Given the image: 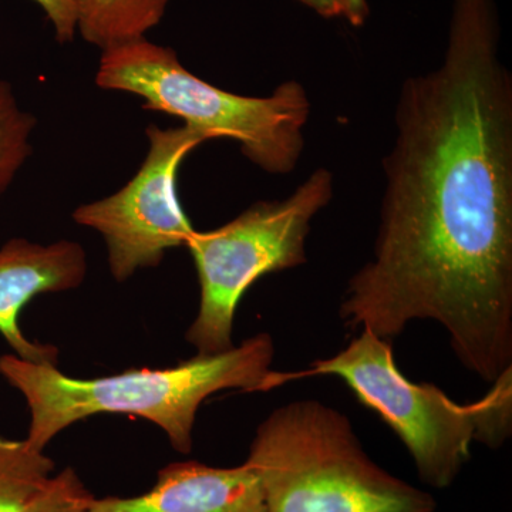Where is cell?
I'll list each match as a JSON object with an SVG mask.
<instances>
[{"mask_svg": "<svg viewBox=\"0 0 512 512\" xmlns=\"http://www.w3.org/2000/svg\"><path fill=\"white\" fill-rule=\"evenodd\" d=\"M494 0H453L446 55L407 79L373 258L340 316L392 340L434 320L471 373L512 369V80Z\"/></svg>", "mask_w": 512, "mask_h": 512, "instance_id": "cell-1", "label": "cell"}, {"mask_svg": "<svg viewBox=\"0 0 512 512\" xmlns=\"http://www.w3.org/2000/svg\"><path fill=\"white\" fill-rule=\"evenodd\" d=\"M274 356V340L258 333L227 352L94 379L67 376L57 366L9 353L0 356V376L25 397L30 410L26 440L39 450L77 421L126 414L156 424L175 450L188 454L198 410L211 394L228 389L268 392L292 380L291 373L272 370Z\"/></svg>", "mask_w": 512, "mask_h": 512, "instance_id": "cell-2", "label": "cell"}, {"mask_svg": "<svg viewBox=\"0 0 512 512\" xmlns=\"http://www.w3.org/2000/svg\"><path fill=\"white\" fill-rule=\"evenodd\" d=\"M264 512H434L429 493L373 463L348 417L319 400L278 407L256 429L245 461Z\"/></svg>", "mask_w": 512, "mask_h": 512, "instance_id": "cell-3", "label": "cell"}, {"mask_svg": "<svg viewBox=\"0 0 512 512\" xmlns=\"http://www.w3.org/2000/svg\"><path fill=\"white\" fill-rule=\"evenodd\" d=\"M335 376L357 402L375 412L409 450L423 483L450 487L471 446L498 448L512 433V369L477 402L460 404L430 383H413L400 372L392 342L362 330L338 355L316 360L293 377Z\"/></svg>", "mask_w": 512, "mask_h": 512, "instance_id": "cell-4", "label": "cell"}, {"mask_svg": "<svg viewBox=\"0 0 512 512\" xmlns=\"http://www.w3.org/2000/svg\"><path fill=\"white\" fill-rule=\"evenodd\" d=\"M96 84L136 94L144 109L178 117L208 140L237 141L242 154L266 173H291L305 148L311 103L295 80L268 97L241 96L188 72L173 49L144 37L103 50Z\"/></svg>", "mask_w": 512, "mask_h": 512, "instance_id": "cell-5", "label": "cell"}, {"mask_svg": "<svg viewBox=\"0 0 512 512\" xmlns=\"http://www.w3.org/2000/svg\"><path fill=\"white\" fill-rule=\"evenodd\" d=\"M332 195V174L319 168L285 200L255 202L221 227L195 229L185 247L194 259L201 298L185 339L197 355L234 348L235 313L258 279L305 264L311 222Z\"/></svg>", "mask_w": 512, "mask_h": 512, "instance_id": "cell-6", "label": "cell"}, {"mask_svg": "<svg viewBox=\"0 0 512 512\" xmlns=\"http://www.w3.org/2000/svg\"><path fill=\"white\" fill-rule=\"evenodd\" d=\"M146 134L147 156L137 174L110 197L73 212L77 224L104 238L117 282L160 265L168 249L185 247L195 232L181 207L177 178L184 158L208 138L188 126L150 124Z\"/></svg>", "mask_w": 512, "mask_h": 512, "instance_id": "cell-7", "label": "cell"}, {"mask_svg": "<svg viewBox=\"0 0 512 512\" xmlns=\"http://www.w3.org/2000/svg\"><path fill=\"white\" fill-rule=\"evenodd\" d=\"M86 275V251L69 239L42 245L12 238L0 248V336L13 355L37 365L57 366L59 350L26 338L19 325L20 312L43 293L79 288Z\"/></svg>", "mask_w": 512, "mask_h": 512, "instance_id": "cell-8", "label": "cell"}, {"mask_svg": "<svg viewBox=\"0 0 512 512\" xmlns=\"http://www.w3.org/2000/svg\"><path fill=\"white\" fill-rule=\"evenodd\" d=\"M89 512H264L254 470L181 461L158 471L157 483L137 497L94 498Z\"/></svg>", "mask_w": 512, "mask_h": 512, "instance_id": "cell-9", "label": "cell"}, {"mask_svg": "<svg viewBox=\"0 0 512 512\" xmlns=\"http://www.w3.org/2000/svg\"><path fill=\"white\" fill-rule=\"evenodd\" d=\"M170 0H76L77 30L101 52L144 39L163 20Z\"/></svg>", "mask_w": 512, "mask_h": 512, "instance_id": "cell-10", "label": "cell"}, {"mask_svg": "<svg viewBox=\"0 0 512 512\" xmlns=\"http://www.w3.org/2000/svg\"><path fill=\"white\" fill-rule=\"evenodd\" d=\"M55 463L28 440L0 436V512H23L46 487Z\"/></svg>", "mask_w": 512, "mask_h": 512, "instance_id": "cell-11", "label": "cell"}, {"mask_svg": "<svg viewBox=\"0 0 512 512\" xmlns=\"http://www.w3.org/2000/svg\"><path fill=\"white\" fill-rule=\"evenodd\" d=\"M36 119L20 107L12 86L0 79V200L32 154Z\"/></svg>", "mask_w": 512, "mask_h": 512, "instance_id": "cell-12", "label": "cell"}, {"mask_svg": "<svg viewBox=\"0 0 512 512\" xmlns=\"http://www.w3.org/2000/svg\"><path fill=\"white\" fill-rule=\"evenodd\" d=\"M94 500L72 467L50 478L46 487L23 512H89Z\"/></svg>", "mask_w": 512, "mask_h": 512, "instance_id": "cell-13", "label": "cell"}, {"mask_svg": "<svg viewBox=\"0 0 512 512\" xmlns=\"http://www.w3.org/2000/svg\"><path fill=\"white\" fill-rule=\"evenodd\" d=\"M55 29L56 40L59 43L73 42L77 32L76 0H33Z\"/></svg>", "mask_w": 512, "mask_h": 512, "instance_id": "cell-14", "label": "cell"}, {"mask_svg": "<svg viewBox=\"0 0 512 512\" xmlns=\"http://www.w3.org/2000/svg\"><path fill=\"white\" fill-rule=\"evenodd\" d=\"M340 16H343L355 28L365 25L369 18L367 0H339Z\"/></svg>", "mask_w": 512, "mask_h": 512, "instance_id": "cell-15", "label": "cell"}, {"mask_svg": "<svg viewBox=\"0 0 512 512\" xmlns=\"http://www.w3.org/2000/svg\"><path fill=\"white\" fill-rule=\"evenodd\" d=\"M298 2L318 13L322 18L332 19L340 16L339 0H298Z\"/></svg>", "mask_w": 512, "mask_h": 512, "instance_id": "cell-16", "label": "cell"}]
</instances>
